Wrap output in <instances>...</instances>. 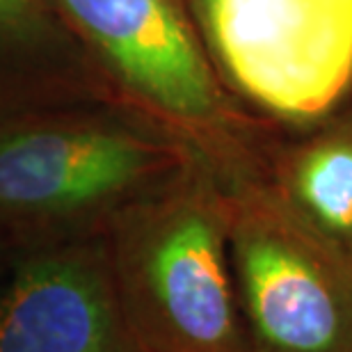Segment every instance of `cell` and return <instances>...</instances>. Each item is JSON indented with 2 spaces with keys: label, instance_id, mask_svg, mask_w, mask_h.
<instances>
[{
  "label": "cell",
  "instance_id": "52a82bcc",
  "mask_svg": "<svg viewBox=\"0 0 352 352\" xmlns=\"http://www.w3.org/2000/svg\"><path fill=\"white\" fill-rule=\"evenodd\" d=\"M267 179L305 220L352 252V101L311 129L272 140Z\"/></svg>",
  "mask_w": 352,
  "mask_h": 352
},
{
  "label": "cell",
  "instance_id": "ba28073f",
  "mask_svg": "<svg viewBox=\"0 0 352 352\" xmlns=\"http://www.w3.org/2000/svg\"><path fill=\"white\" fill-rule=\"evenodd\" d=\"M32 0H0V39L14 37L19 30L32 25Z\"/></svg>",
  "mask_w": 352,
  "mask_h": 352
},
{
  "label": "cell",
  "instance_id": "277c9868",
  "mask_svg": "<svg viewBox=\"0 0 352 352\" xmlns=\"http://www.w3.org/2000/svg\"><path fill=\"white\" fill-rule=\"evenodd\" d=\"M227 89L288 133L352 101V0H190Z\"/></svg>",
  "mask_w": 352,
  "mask_h": 352
},
{
  "label": "cell",
  "instance_id": "3957f363",
  "mask_svg": "<svg viewBox=\"0 0 352 352\" xmlns=\"http://www.w3.org/2000/svg\"><path fill=\"white\" fill-rule=\"evenodd\" d=\"M229 254L252 352H352V252L267 174L229 183Z\"/></svg>",
  "mask_w": 352,
  "mask_h": 352
},
{
  "label": "cell",
  "instance_id": "5b68a950",
  "mask_svg": "<svg viewBox=\"0 0 352 352\" xmlns=\"http://www.w3.org/2000/svg\"><path fill=\"white\" fill-rule=\"evenodd\" d=\"M190 156L170 140L103 126H32L0 135V220L72 222L119 213Z\"/></svg>",
  "mask_w": 352,
  "mask_h": 352
},
{
  "label": "cell",
  "instance_id": "6da1fadb",
  "mask_svg": "<svg viewBox=\"0 0 352 352\" xmlns=\"http://www.w3.org/2000/svg\"><path fill=\"white\" fill-rule=\"evenodd\" d=\"M108 250L138 352H252L229 254L227 188L188 156L112 215Z\"/></svg>",
  "mask_w": 352,
  "mask_h": 352
},
{
  "label": "cell",
  "instance_id": "7a4b0ae2",
  "mask_svg": "<svg viewBox=\"0 0 352 352\" xmlns=\"http://www.w3.org/2000/svg\"><path fill=\"white\" fill-rule=\"evenodd\" d=\"M170 140L222 183L263 174L270 144L231 101L183 0H60Z\"/></svg>",
  "mask_w": 352,
  "mask_h": 352
},
{
  "label": "cell",
  "instance_id": "8992f818",
  "mask_svg": "<svg viewBox=\"0 0 352 352\" xmlns=\"http://www.w3.org/2000/svg\"><path fill=\"white\" fill-rule=\"evenodd\" d=\"M0 352H138L105 245H60L14 270L0 291Z\"/></svg>",
  "mask_w": 352,
  "mask_h": 352
}]
</instances>
